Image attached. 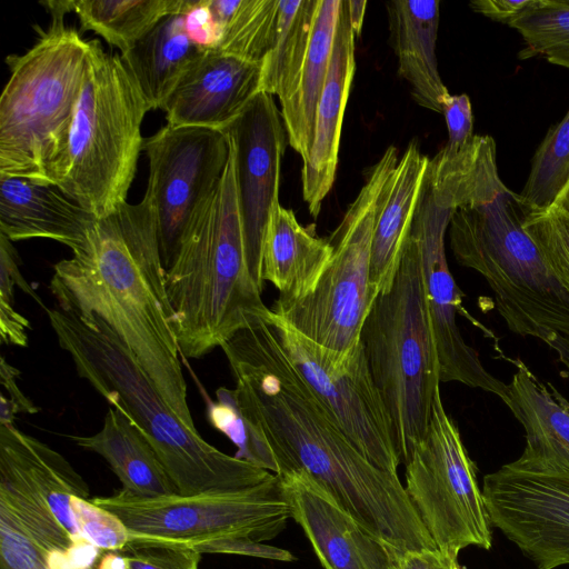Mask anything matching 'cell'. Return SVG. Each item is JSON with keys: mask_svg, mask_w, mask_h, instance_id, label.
Returning a JSON list of instances; mask_svg holds the SVG:
<instances>
[{"mask_svg": "<svg viewBox=\"0 0 569 569\" xmlns=\"http://www.w3.org/2000/svg\"><path fill=\"white\" fill-rule=\"evenodd\" d=\"M19 375L20 371L2 357L0 362V380L1 385L7 389L9 397H6L3 393L0 396V425H13L17 413H37L40 410L20 390L17 382Z\"/></svg>", "mask_w": 569, "mask_h": 569, "instance_id": "74e56055", "label": "cell"}, {"mask_svg": "<svg viewBox=\"0 0 569 569\" xmlns=\"http://www.w3.org/2000/svg\"><path fill=\"white\" fill-rule=\"evenodd\" d=\"M442 114L448 129V150H459L473 138V116L467 94H448L442 101Z\"/></svg>", "mask_w": 569, "mask_h": 569, "instance_id": "d590c367", "label": "cell"}, {"mask_svg": "<svg viewBox=\"0 0 569 569\" xmlns=\"http://www.w3.org/2000/svg\"><path fill=\"white\" fill-rule=\"evenodd\" d=\"M342 0H317L307 56L291 97L281 102L288 143L303 160L309 156L318 102L328 74Z\"/></svg>", "mask_w": 569, "mask_h": 569, "instance_id": "484cf974", "label": "cell"}, {"mask_svg": "<svg viewBox=\"0 0 569 569\" xmlns=\"http://www.w3.org/2000/svg\"><path fill=\"white\" fill-rule=\"evenodd\" d=\"M119 552L126 557L128 569H198L201 559L193 548L128 545Z\"/></svg>", "mask_w": 569, "mask_h": 569, "instance_id": "e575fe53", "label": "cell"}, {"mask_svg": "<svg viewBox=\"0 0 569 569\" xmlns=\"http://www.w3.org/2000/svg\"><path fill=\"white\" fill-rule=\"evenodd\" d=\"M70 439L101 456L122 490L144 498L178 493L150 442L119 409L109 407L101 429L94 435Z\"/></svg>", "mask_w": 569, "mask_h": 569, "instance_id": "cb8c5ba5", "label": "cell"}, {"mask_svg": "<svg viewBox=\"0 0 569 569\" xmlns=\"http://www.w3.org/2000/svg\"><path fill=\"white\" fill-rule=\"evenodd\" d=\"M569 182V110L547 131L532 159L528 179L519 193L530 211L552 208Z\"/></svg>", "mask_w": 569, "mask_h": 569, "instance_id": "f546056e", "label": "cell"}, {"mask_svg": "<svg viewBox=\"0 0 569 569\" xmlns=\"http://www.w3.org/2000/svg\"><path fill=\"white\" fill-rule=\"evenodd\" d=\"M399 160L389 146L328 239L332 256L313 290L298 300L277 299L271 310L293 329L345 357L359 342L378 296L370 281L371 244L381 189Z\"/></svg>", "mask_w": 569, "mask_h": 569, "instance_id": "ba28073f", "label": "cell"}, {"mask_svg": "<svg viewBox=\"0 0 569 569\" xmlns=\"http://www.w3.org/2000/svg\"><path fill=\"white\" fill-rule=\"evenodd\" d=\"M347 4L353 33L356 37H360L368 2L365 0H347Z\"/></svg>", "mask_w": 569, "mask_h": 569, "instance_id": "7bdbcfd3", "label": "cell"}, {"mask_svg": "<svg viewBox=\"0 0 569 569\" xmlns=\"http://www.w3.org/2000/svg\"><path fill=\"white\" fill-rule=\"evenodd\" d=\"M222 132L234 151L249 271L262 291V247L272 210L280 203V173L288 143L287 130L273 97L260 92Z\"/></svg>", "mask_w": 569, "mask_h": 569, "instance_id": "9a60e30c", "label": "cell"}, {"mask_svg": "<svg viewBox=\"0 0 569 569\" xmlns=\"http://www.w3.org/2000/svg\"><path fill=\"white\" fill-rule=\"evenodd\" d=\"M555 206L562 210L569 217V182L560 193Z\"/></svg>", "mask_w": 569, "mask_h": 569, "instance_id": "bcb514c9", "label": "cell"}, {"mask_svg": "<svg viewBox=\"0 0 569 569\" xmlns=\"http://www.w3.org/2000/svg\"><path fill=\"white\" fill-rule=\"evenodd\" d=\"M291 518L325 569H390L397 553L302 471L278 475Z\"/></svg>", "mask_w": 569, "mask_h": 569, "instance_id": "2e32d148", "label": "cell"}, {"mask_svg": "<svg viewBox=\"0 0 569 569\" xmlns=\"http://www.w3.org/2000/svg\"><path fill=\"white\" fill-rule=\"evenodd\" d=\"M224 171L193 213L164 271L169 323L184 358H201L270 312L247 261L232 143Z\"/></svg>", "mask_w": 569, "mask_h": 569, "instance_id": "7a4b0ae2", "label": "cell"}, {"mask_svg": "<svg viewBox=\"0 0 569 569\" xmlns=\"http://www.w3.org/2000/svg\"><path fill=\"white\" fill-rule=\"evenodd\" d=\"M202 51L187 29L186 16L172 14L162 19L120 58L149 109L154 110L163 108L183 73Z\"/></svg>", "mask_w": 569, "mask_h": 569, "instance_id": "d4e9b609", "label": "cell"}, {"mask_svg": "<svg viewBox=\"0 0 569 569\" xmlns=\"http://www.w3.org/2000/svg\"><path fill=\"white\" fill-rule=\"evenodd\" d=\"M533 0H477L472 11L509 27L532 4Z\"/></svg>", "mask_w": 569, "mask_h": 569, "instance_id": "60d3db41", "label": "cell"}, {"mask_svg": "<svg viewBox=\"0 0 569 569\" xmlns=\"http://www.w3.org/2000/svg\"><path fill=\"white\" fill-rule=\"evenodd\" d=\"M439 4L438 0H392L386 7L399 76L420 107L442 113V101L449 91L439 74L436 56Z\"/></svg>", "mask_w": 569, "mask_h": 569, "instance_id": "44dd1931", "label": "cell"}, {"mask_svg": "<svg viewBox=\"0 0 569 569\" xmlns=\"http://www.w3.org/2000/svg\"><path fill=\"white\" fill-rule=\"evenodd\" d=\"M529 212L509 188L459 206L448 227L450 248L459 264L486 279L510 331L546 343L555 333L569 337V291L525 230Z\"/></svg>", "mask_w": 569, "mask_h": 569, "instance_id": "5b68a950", "label": "cell"}, {"mask_svg": "<svg viewBox=\"0 0 569 569\" xmlns=\"http://www.w3.org/2000/svg\"><path fill=\"white\" fill-rule=\"evenodd\" d=\"M523 228L569 291V217L558 207L530 211Z\"/></svg>", "mask_w": 569, "mask_h": 569, "instance_id": "d6a6232c", "label": "cell"}, {"mask_svg": "<svg viewBox=\"0 0 569 569\" xmlns=\"http://www.w3.org/2000/svg\"><path fill=\"white\" fill-rule=\"evenodd\" d=\"M331 256L330 242L317 234L315 224L302 226L291 209L276 206L263 240L261 279L279 290V299L298 300L310 293Z\"/></svg>", "mask_w": 569, "mask_h": 569, "instance_id": "7402d4cb", "label": "cell"}, {"mask_svg": "<svg viewBox=\"0 0 569 569\" xmlns=\"http://www.w3.org/2000/svg\"><path fill=\"white\" fill-rule=\"evenodd\" d=\"M72 509L83 538L103 551H121L130 541L122 520L80 495L72 496Z\"/></svg>", "mask_w": 569, "mask_h": 569, "instance_id": "836d02e7", "label": "cell"}, {"mask_svg": "<svg viewBox=\"0 0 569 569\" xmlns=\"http://www.w3.org/2000/svg\"><path fill=\"white\" fill-rule=\"evenodd\" d=\"M403 465L406 492L440 551L458 558L469 546L491 548V523L476 466L440 391L427 433Z\"/></svg>", "mask_w": 569, "mask_h": 569, "instance_id": "30bf717a", "label": "cell"}, {"mask_svg": "<svg viewBox=\"0 0 569 569\" xmlns=\"http://www.w3.org/2000/svg\"><path fill=\"white\" fill-rule=\"evenodd\" d=\"M44 310L78 375L144 436L178 495L243 490L276 476L220 451L183 425L130 353L106 330L58 306Z\"/></svg>", "mask_w": 569, "mask_h": 569, "instance_id": "3957f363", "label": "cell"}, {"mask_svg": "<svg viewBox=\"0 0 569 569\" xmlns=\"http://www.w3.org/2000/svg\"><path fill=\"white\" fill-rule=\"evenodd\" d=\"M96 219L53 184L0 174V233L10 241L43 238L74 251Z\"/></svg>", "mask_w": 569, "mask_h": 569, "instance_id": "d6986e66", "label": "cell"}, {"mask_svg": "<svg viewBox=\"0 0 569 569\" xmlns=\"http://www.w3.org/2000/svg\"><path fill=\"white\" fill-rule=\"evenodd\" d=\"M508 387L507 407L523 427L521 459L569 467V401L520 359Z\"/></svg>", "mask_w": 569, "mask_h": 569, "instance_id": "603a6c76", "label": "cell"}, {"mask_svg": "<svg viewBox=\"0 0 569 569\" xmlns=\"http://www.w3.org/2000/svg\"><path fill=\"white\" fill-rule=\"evenodd\" d=\"M390 569H463L458 558L439 549H426L398 555Z\"/></svg>", "mask_w": 569, "mask_h": 569, "instance_id": "ab89813d", "label": "cell"}, {"mask_svg": "<svg viewBox=\"0 0 569 569\" xmlns=\"http://www.w3.org/2000/svg\"><path fill=\"white\" fill-rule=\"evenodd\" d=\"M93 503L118 516L136 547L193 548L222 539H273L291 518L276 475L258 486L194 496L144 498L124 490Z\"/></svg>", "mask_w": 569, "mask_h": 569, "instance_id": "9c48e42d", "label": "cell"}, {"mask_svg": "<svg viewBox=\"0 0 569 569\" xmlns=\"http://www.w3.org/2000/svg\"><path fill=\"white\" fill-rule=\"evenodd\" d=\"M261 64L203 50L164 102L168 124L222 131L261 92Z\"/></svg>", "mask_w": 569, "mask_h": 569, "instance_id": "e0dca14e", "label": "cell"}, {"mask_svg": "<svg viewBox=\"0 0 569 569\" xmlns=\"http://www.w3.org/2000/svg\"><path fill=\"white\" fill-rule=\"evenodd\" d=\"M355 38L347 0H342L328 74L317 107L312 144L301 170L303 200L315 219L336 177L343 114L356 68Z\"/></svg>", "mask_w": 569, "mask_h": 569, "instance_id": "ac0fdd59", "label": "cell"}, {"mask_svg": "<svg viewBox=\"0 0 569 569\" xmlns=\"http://www.w3.org/2000/svg\"><path fill=\"white\" fill-rule=\"evenodd\" d=\"M212 39L207 50L261 64L277 27L279 0H206Z\"/></svg>", "mask_w": 569, "mask_h": 569, "instance_id": "4316f807", "label": "cell"}, {"mask_svg": "<svg viewBox=\"0 0 569 569\" xmlns=\"http://www.w3.org/2000/svg\"><path fill=\"white\" fill-rule=\"evenodd\" d=\"M50 290L60 309L110 333L183 425L198 431L178 342L116 210L96 219L83 246L54 264Z\"/></svg>", "mask_w": 569, "mask_h": 569, "instance_id": "6da1fadb", "label": "cell"}, {"mask_svg": "<svg viewBox=\"0 0 569 569\" xmlns=\"http://www.w3.org/2000/svg\"><path fill=\"white\" fill-rule=\"evenodd\" d=\"M201 393L207 405L209 423L237 447L234 457L277 475L278 465L273 452L263 435L243 415L234 389L219 388L216 401L202 388Z\"/></svg>", "mask_w": 569, "mask_h": 569, "instance_id": "1f68e13d", "label": "cell"}, {"mask_svg": "<svg viewBox=\"0 0 569 569\" xmlns=\"http://www.w3.org/2000/svg\"><path fill=\"white\" fill-rule=\"evenodd\" d=\"M200 553H226L256 557L268 560L289 562L295 556L286 550L249 539H222L193 547Z\"/></svg>", "mask_w": 569, "mask_h": 569, "instance_id": "8d00e7d4", "label": "cell"}, {"mask_svg": "<svg viewBox=\"0 0 569 569\" xmlns=\"http://www.w3.org/2000/svg\"><path fill=\"white\" fill-rule=\"evenodd\" d=\"M91 43L69 134L49 183L99 219L127 202L150 109L120 56L106 53L98 40Z\"/></svg>", "mask_w": 569, "mask_h": 569, "instance_id": "277c9868", "label": "cell"}, {"mask_svg": "<svg viewBox=\"0 0 569 569\" xmlns=\"http://www.w3.org/2000/svg\"><path fill=\"white\" fill-rule=\"evenodd\" d=\"M29 328L28 319L14 309L13 303L0 300V337L2 343L27 347V330Z\"/></svg>", "mask_w": 569, "mask_h": 569, "instance_id": "b9f144b4", "label": "cell"}, {"mask_svg": "<svg viewBox=\"0 0 569 569\" xmlns=\"http://www.w3.org/2000/svg\"><path fill=\"white\" fill-rule=\"evenodd\" d=\"M429 163L418 141L411 140L379 194L370 261V281L378 293L392 284Z\"/></svg>", "mask_w": 569, "mask_h": 569, "instance_id": "ffe728a7", "label": "cell"}, {"mask_svg": "<svg viewBox=\"0 0 569 569\" xmlns=\"http://www.w3.org/2000/svg\"><path fill=\"white\" fill-rule=\"evenodd\" d=\"M360 340L403 463L425 438L440 391L420 253L410 233L392 284L376 297Z\"/></svg>", "mask_w": 569, "mask_h": 569, "instance_id": "52a82bcc", "label": "cell"}, {"mask_svg": "<svg viewBox=\"0 0 569 569\" xmlns=\"http://www.w3.org/2000/svg\"><path fill=\"white\" fill-rule=\"evenodd\" d=\"M14 286H19L42 308L46 307L34 289L23 279L19 269V256L11 241L0 233V300L14 303Z\"/></svg>", "mask_w": 569, "mask_h": 569, "instance_id": "f35d334b", "label": "cell"}, {"mask_svg": "<svg viewBox=\"0 0 569 569\" xmlns=\"http://www.w3.org/2000/svg\"><path fill=\"white\" fill-rule=\"evenodd\" d=\"M491 527L538 569L569 565V467L521 459L483 477Z\"/></svg>", "mask_w": 569, "mask_h": 569, "instance_id": "7c38bea8", "label": "cell"}, {"mask_svg": "<svg viewBox=\"0 0 569 569\" xmlns=\"http://www.w3.org/2000/svg\"><path fill=\"white\" fill-rule=\"evenodd\" d=\"M429 170V169H428ZM452 210L438 204L427 174L409 233L416 240L425 295L439 360L440 382H460L508 402V387L482 365L462 337L457 316L466 315L462 293L447 262L445 236Z\"/></svg>", "mask_w": 569, "mask_h": 569, "instance_id": "5bb4252c", "label": "cell"}, {"mask_svg": "<svg viewBox=\"0 0 569 569\" xmlns=\"http://www.w3.org/2000/svg\"><path fill=\"white\" fill-rule=\"evenodd\" d=\"M98 569H128L126 557L119 551H106Z\"/></svg>", "mask_w": 569, "mask_h": 569, "instance_id": "f6af8a7d", "label": "cell"}, {"mask_svg": "<svg viewBox=\"0 0 569 569\" xmlns=\"http://www.w3.org/2000/svg\"><path fill=\"white\" fill-rule=\"evenodd\" d=\"M146 192L154 202L162 266H170L193 213L218 184L229 158L227 136L199 127L166 124L144 138Z\"/></svg>", "mask_w": 569, "mask_h": 569, "instance_id": "4fadbf2b", "label": "cell"}, {"mask_svg": "<svg viewBox=\"0 0 569 569\" xmlns=\"http://www.w3.org/2000/svg\"><path fill=\"white\" fill-rule=\"evenodd\" d=\"M23 54H10L0 97V174L49 183V171L67 141L92 43L64 18Z\"/></svg>", "mask_w": 569, "mask_h": 569, "instance_id": "8992f818", "label": "cell"}, {"mask_svg": "<svg viewBox=\"0 0 569 569\" xmlns=\"http://www.w3.org/2000/svg\"><path fill=\"white\" fill-rule=\"evenodd\" d=\"M317 0H279L272 46L261 62V92L280 102L295 92L311 38Z\"/></svg>", "mask_w": 569, "mask_h": 569, "instance_id": "f1b7e54d", "label": "cell"}, {"mask_svg": "<svg viewBox=\"0 0 569 569\" xmlns=\"http://www.w3.org/2000/svg\"><path fill=\"white\" fill-rule=\"evenodd\" d=\"M510 27L526 43L520 58L541 56L569 69V0H533Z\"/></svg>", "mask_w": 569, "mask_h": 569, "instance_id": "4dcf8cb0", "label": "cell"}, {"mask_svg": "<svg viewBox=\"0 0 569 569\" xmlns=\"http://www.w3.org/2000/svg\"><path fill=\"white\" fill-rule=\"evenodd\" d=\"M267 319L293 367L352 445L379 468L398 473L401 458L391 420L361 340L347 356L339 357L293 329L271 309Z\"/></svg>", "mask_w": 569, "mask_h": 569, "instance_id": "8fae6325", "label": "cell"}, {"mask_svg": "<svg viewBox=\"0 0 569 569\" xmlns=\"http://www.w3.org/2000/svg\"><path fill=\"white\" fill-rule=\"evenodd\" d=\"M546 342L558 356L559 361L569 372V337L556 333Z\"/></svg>", "mask_w": 569, "mask_h": 569, "instance_id": "ee69618b", "label": "cell"}, {"mask_svg": "<svg viewBox=\"0 0 569 569\" xmlns=\"http://www.w3.org/2000/svg\"><path fill=\"white\" fill-rule=\"evenodd\" d=\"M196 0H72L81 31H93L121 53L129 51L162 19L186 16Z\"/></svg>", "mask_w": 569, "mask_h": 569, "instance_id": "83f0119b", "label": "cell"}]
</instances>
